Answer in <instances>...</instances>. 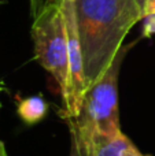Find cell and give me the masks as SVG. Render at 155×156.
<instances>
[{"instance_id":"1","label":"cell","mask_w":155,"mask_h":156,"mask_svg":"<svg viewBox=\"0 0 155 156\" xmlns=\"http://www.w3.org/2000/svg\"><path fill=\"white\" fill-rule=\"evenodd\" d=\"M77 29L89 89L114 60L129 30L143 19L136 0H77Z\"/></svg>"},{"instance_id":"2","label":"cell","mask_w":155,"mask_h":156,"mask_svg":"<svg viewBox=\"0 0 155 156\" xmlns=\"http://www.w3.org/2000/svg\"><path fill=\"white\" fill-rule=\"evenodd\" d=\"M132 47L133 44L121 47L103 76L85 92L81 112L76 119L92 130L95 137H114L121 133L118 111V77L124 59Z\"/></svg>"},{"instance_id":"3","label":"cell","mask_w":155,"mask_h":156,"mask_svg":"<svg viewBox=\"0 0 155 156\" xmlns=\"http://www.w3.org/2000/svg\"><path fill=\"white\" fill-rule=\"evenodd\" d=\"M32 40L34 59L55 78L62 97L69 82L67 34L60 5L47 8L33 18Z\"/></svg>"},{"instance_id":"4","label":"cell","mask_w":155,"mask_h":156,"mask_svg":"<svg viewBox=\"0 0 155 156\" xmlns=\"http://www.w3.org/2000/svg\"><path fill=\"white\" fill-rule=\"evenodd\" d=\"M63 21L67 34V56H69V82L67 90L63 99V118H77L81 112L82 101L87 92L84 76V60H82L81 43L76 19V7L73 2L63 0L62 5Z\"/></svg>"},{"instance_id":"5","label":"cell","mask_w":155,"mask_h":156,"mask_svg":"<svg viewBox=\"0 0 155 156\" xmlns=\"http://www.w3.org/2000/svg\"><path fill=\"white\" fill-rule=\"evenodd\" d=\"M70 130L71 151L70 156H93L95 151V133L76 118H66Z\"/></svg>"},{"instance_id":"6","label":"cell","mask_w":155,"mask_h":156,"mask_svg":"<svg viewBox=\"0 0 155 156\" xmlns=\"http://www.w3.org/2000/svg\"><path fill=\"white\" fill-rule=\"evenodd\" d=\"M136 151L135 144L122 132L114 137H95L93 156H126Z\"/></svg>"},{"instance_id":"7","label":"cell","mask_w":155,"mask_h":156,"mask_svg":"<svg viewBox=\"0 0 155 156\" xmlns=\"http://www.w3.org/2000/svg\"><path fill=\"white\" fill-rule=\"evenodd\" d=\"M48 112V104L41 94L18 99L16 114L26 125H34L44 119Z\"/></svg>"},{"instance_id":"8","label":"cell","mask_w":155,"mask_h":156,"mask_svg":"<svg viewBox=\"0 0 155 156\" xmlns=\"http://www.w3.org/2000/svg\"><path fill=\"white\" fill-rule=\"evenodd\" d=\"M62 3H63V0H29L32 18L38 16L43 11H45L47 8H49V7L62 5Z\"/></svg>"},{"instance_id":"9","label":"cell","mask_w":155,"mask_h":156,"mask_svg":"<svg viewBox=\"0 0 155 156\" xmlns=\"http://www.w3.org/2000/svg\"><path fill=\"white\" fill-rule=\"evenodd\" d=\"M155 34V12L143 16V37H151Z\"/></svg>"},{"instance_id":"10","label":"cell","mask_w":155,"mask_h":156,"mask_svg":"<svg viewBox=\"0 0 155 156\" xmlns=\"http://www.w3.org/2000/svg\"><path fill=\"white\" fill-rule=\"evenodd\" d=\"M155 12V0H146V4L143 7V16L150 15Z\"/></svg>"},{"instance_id":"11","label":"cell","mask_w":155,"mask_h":156,"mask_svg":"<svg viewBox=\"0 0 155 156\" xmlns=\"http://www.w3.org/2000/svg\"><path fill=\"white\" fill-rule=\"evenodd\" d=\"M0 156H7V151H5L4 144L0 141Z\"/></svg>"},{"instance_id":"12","label":"cell","mask_w":155,"mask_h":156,"mask_svg":"<svg viewBox=\"0 0 155 156\" xmlns=\"http://www.w3.org/2000/svg\"><path fill=\"white\" fill-rule=\"evenodd\" d=\"M126 156H146V155H142V154H140V152H139V151H137V149H136V151L131 152V154H128Z\"/></svg>"},{"instance_id":"13","label":"cell","mask_w":155,"mask_h":156,"mask_svg":"<svg viewBox=\"0 0 155 156\" xmlns=\"http://www.w3.org/2000/svg\"><path fill=\"white\" fill-rule=\"evenodd\" d=\"M137 2V4L140 5V8H142V11H143V7H144V4H146V0H136Z\"/></svg>"},{"instance_id":"14","label":"cell","mask_w":155,"mask_h":156,"mask_svg":"<svg viewBox=\"0 0 155 156\" xmlns=\"http://www.w3.org/2000/svg\"><path fill=\"white\" fill-rule=\"evenodd\" d=\"M69 2H73V3H76V2H77V0H69Z\"/></svg>"},{"instance_id":"15","label":"cell","mask_w":155,"mask_h":156,"mask_svg":"<svg viewBox=\"0 0 155 156\" xmlns=\"http://www.w3.org/2000/svg\"><path fill=\"white\" fill-rule=\"evenodd\" d=\"M3 90V88H2V86H0V92H2Z\"/></svg>"}]
</instances>
